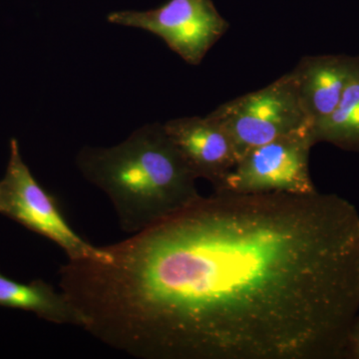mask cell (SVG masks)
I'll use <instances>...</instances> for the list:
<instances>
[{
  "mask_svg": "<svg viewBox=\"0 0 359 359\" xmlns=\"http://www.w3.org/2000/svg\"><path fill=\"white\" fill-rule=\"evenodd\" d=\"M76 164L84 178L109 198L120 229L129 235L200 197L197 178L160 123L137 129L113 147H84Z\"/></svg>",
  "mask_w": 359,
  "mask_h": 359,
  "instance_id": "obj_2",
  "label": "cell"
},
{
  "mask_svg": "<svg viewBox=\"0 0 359 359\" xmlns=\"http://www.w3.org/2000/svg\"><path fill=\"white\" fill-rule=\"evenodd\" d=\"M0 214L55 243L70 261L105 256L103 248L86 242L68 224L55 198L39 185L25 164L16 139H11L6 175L0 180Z\"/></svg>",
  "mask_w": 359,
  "mask_h": 359,
  "instance_id": "obj_4",
  "label": "cell"
},
{
  "mask_svg": "<svg viewBox=\"0 0 359 359\" xmlns=\"http://www.w3.org/2000/svg\"><path fill=\"white\" fill-rule=\"evenodd\" d=\"M316 145L311 127L254 148L215 191L242 194L316 192L309 173V153Z\"/></svg>",
  "mask_w": 359,
  "mask_h": 359,
  "instance_id": "obj_5",
  "label": "cell"
},
{
  "mask_svg": "<svg viewBox=\"0 0 359 359\" xmlns=\"http://www.w3.org/2000/svg\"><path fill=\"white\" fill-rule=\"evenodd\" d=\"M344 359H359V313L349 328Z\"/></svg>",
  "mask_w": 359,
  "mask_h": 359,
  "instance_id": "obj_11",
  "label": "cell"
},
{
  "mask_svg": "<svg viewBox=\"0 0 359 359\" xmlns=\"http://www.w3.org/2000/svg\"><path fill=\"white\" fill-rule=\"evenodd\" d=\"M107 20L114 25L153 33L194 66L202 62L229 28L228 21L219 14L212 0H168L150 11H116Z\"/></svg>",
  "mask_w": 359,
  "mask_h": 359,
  "instance_id": "obj_6",
  "label": "cell"
},
{
  "mask_svg": "<svg viewBox=\"0 0 359 359\" xmlns=\"http://www.w3.org/2000/svg\"><path fill=\"white\" fill-rule=\"evenodd\" d=\"M0 306L30 311L56 325L86 327V318L67 295L42 280L22 283L0 273Z\"/></svg>",
  "mask_w": 359,
  "mask_h": 359,
  "instance_id": "obj_9",
  "label": "cell"
},
{
  "mask_svg": "<svg viewBox=\"0 0 359 359\" xmlns=\"http://www.w3.org/2000/svg\"><path fill=\"white\" fill-rule=\"evenodd\" d=\"M163 126L196 178L207 180L214 189L240 160L230 135L209 114L170 120Z\"/></svg>",
  "mask_w": 359,
  "mask_h": 359,
  "instance_id": "obj_7",
  "label": "cell"
},
{
  "mask_svg": "<svg viewBox=\"0 0 359 359\" xmlns=\"http://www.w3.org/2000/svg\"><path fill=\"white\" fill-rule=\"evenodd\" d=\"M209 115L230 135L240 159L254 148L311 127L292 71L264 88L228 101Z\"/></svg>",
  "mask_w": 359,
  "mask_h": 359,
  "instance_id": "obj_3",
  "label": "cell"
},
{
  "mask_svg": "<svg viewBox=\"0 0 359 359\" xmlns=\"http://www.w3.org/2000/svg\"><path fill=\"white\" fill-rule=\"evenodd\" d=\"M311 135L314 144L325 142L359 153V77L347 87L337 109L311 127Z\"/></svg>",
  "mask_w": 359,
  "mask_h": 359,
  "instance_id": "obj_10",
  "label": "cell"
},
{
  "mask_svg": "<svg viewBox=\"0 0 359 359\" xmlns=\"http://www.w3.org/2000/svg\"><path fill=\"white\" fill-rule=\"evenodd\" d=\"M292 72L313 127L337 109L347 87L359 77V57L306 56Z\"/></svg>",
  "mask_w": 359,
  "mask_h": 359,
  "instance_id": "obj_8",
  "label": "cell"
},
{
  "mask_svg": "<svg viewBox=\"0 0 359 359\" xmlns=\"http://www.w3.org/2000/svg\"><path fill=\"white\" fill-rule=\"evenodd\" d=\"M69 261L84 330L140 359H344L359 313V212L335 194L215 191Z\"/></svg>",
  "mask_w": 359,
  "mask_h": 359,
  "instance_id": "obj_1",
  "label": "cell"
}]
</instances>
